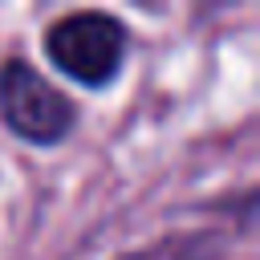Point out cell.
I'll return each instance as SVG.
<instances>
[{
    "mask_svg": "<svg viewBox=\"0 0 260 260\" xmlns=\"http://www.w3.org/2000/svg\"><path fill=\"white\" fill-rule=\"evenodd\" d=\"M130 53V32L118 16L81 8L65 12L45 28V57L57 73L77 81L81 89H106Z\"/></svg>",
    "mask_w": 260,
    "mask_h": 260,
    "instance_id": "1",
    "label": "cell"
},
{
    "mask_svg": "<svg viewBox=\"0 0 260 260\" xmlns=\"http://www.w3.org/2000/svg\"><path fill=\"white\" fill-rule=\"evenodd\" d=\"M0 122L28 146H57L77 126V106L24 57L0 65Z\"/></svg>",
    "mask_w": 260,
    "mask_h": 260,
    "instance_id": "2",
    "label": "cell"
}]
</instances>
